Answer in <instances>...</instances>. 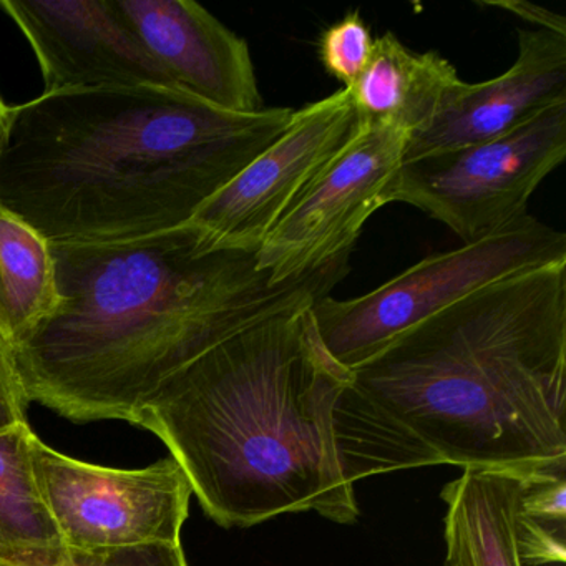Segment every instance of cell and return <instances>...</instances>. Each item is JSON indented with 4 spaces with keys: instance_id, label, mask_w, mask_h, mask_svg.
<instances>
[{
    "instance_id": "e0dca14e",
    "label": "cell",
    "mask_w": 566,
    "mask_h": 566,
    "mask_svg": "<svg viewBox=\"0 0 566 566\" xmlns=\"http://www.w3.org/2000/svg\"><path fill=\"white\" fill-rule=\"evenodd\" d=\"M373 49V34L359 11L349 12L346 18L327 28L319 39L321 62L331 77L343 82V88L356 84L369 64Z\"/></svg>"
},
{
    "instance_id": "52a82bcc",
    "label": "cell",
    "mask_w": 566,
    "mask_h": 566,
    "mask_svg": "<svg viewBox=\"0 0 566 566\" xmlns=\"http://www.w3.org/2000/svg\"><path fill=\"white\" fill-rule=\"evenodd\" d=\"M31 460L67 553L180 543L193 490L174 457L112 469L64 455L34 433Z\"/></svg>"
},
{
    "instance_id": "6da1fadb",
    "label": "cell",
    "mask_w": 566,
    "mask_h": 566,
    "mask_svg": "<svg viewBox=\"0 0 566 566\" xmlns=\"http://www.w3.org/2000/svg\"><path fill=\"white\" fill-rule=\"evenodd\" d=\"M566 264L495 281L350 370L334 436L350 483L427 465L566 469Z\"/></svg>"
},
{
    "instance_id": "30bf717a",
    "label": "cell",
    "mask_w": 566,
    "mask_h": 566,
    "mask_svg": "<svg viewBox=\"0 0 566 566\" xmlns=\"http://www.w3.org/2000/svg\"><path fill=\"white\" fill-rule=\"evenodd\" d=\"M44 75V94L105 87L177 91L117 0H0Z\"/></svg>"
},
{
    "instance_id": "9a60e30c",
    "label": "cell",
    "mask_w": 566,
    "mask_h": 566,
    "mask_svg": "<svg viewBox=\"0 0 566 566\" xmlns=\"http://www.w3.org/2000/svg\"><path fill=\"white\" fill-rule=\"evenodd\" d=\"M32 437L29 422L0 430V562L59 566L67 549L35 482Z\"/></svg>"
},
{
    "instance_id": "5bb4252c",
    "label": "cell",
    "mask_w": 566,
    "mask_h": 566,
    "mask_svg": "<svg viewBox=\"0 0 566 566\" xmlns=\"http://www.w3.org/2000/svg\"><path fill=\"white\" fill-rule=\"evenodd\" d=\"M520 472L465 469L447 483V566H523L516 552Z\"/></svg>"
},
{
    "instance_id": "8992f818",
    "label": "cell",
    "mask_w": 566,
    "mask_h": 566,
    "mask_svg": "<svg viewBox=\"0 0 566 566\" xmlns=\"http://www.w3.org/2000/svg\"><path fill=\"white\" fill-rule=\"evenodd\" d=\"M565 158L562 102L500 137L402 161L386 200L419 208L472 243L526 214Z\"/></svg>"
},
{
    "instance_id": "d6986e66",
    "label": "cell",
    "mask_w": 566,
    "mask_h": 566,
    "mask_svg": "<svg viewBox=\"0 0 566 566\" xmlns=\"http://www.w3.org/2000/svg\"><path fill=\"white\" fill-rule=\"evenodd\" d=\"M28 397L22 389L11 350L0 340V430L28 422Z\"/></svg>"
},
{
    "instance_id": "44dd1931",
    "label": "cell",
    "mask_w": 566,
    "mask_h": 566,
    "mask_svg": "<svg viewBox=\"0 0 566 566\" xmlns=\"http://www.w3.org/2000/svg\"><path fill=\"white\" fill-rule=\"evenodd\" d=\"M9 111H11V107H8L0 98V148L4 144L6 134H8Z\"/></svg>"
},
{
    "instance_id": "ffe728a7",
    "label": "cell",
    "mask_w": 566,
    "mask_h": 566,
    "mask_svg": "<svg viewBox=\"0 0 566 566\" xmlns=\"http://www.w3.org/2000/svg\"><path fill=\"white\" fill-rule=\"evenodd\" d=\"M480 6H489V8L505 9L513 12L516 18L523 19L528 24L536 25L542 31L555 32L566 38V21L562 14L546 11L545 8L525 2V0H485L479 2Z\"/></svg>"
},
{
    "instance_id": "9c48e42d",
    "label": "cell",
    "mask_w": 566,
    "mask_h": 566,
    "mask_svg": "<svg viewBox=\"0 0 566 566\" xmlns=\"http://www.w3.org/2000/svg\"><path fill=\"white\" fill-rule=\"evenodd\" d=\"M359 130L347 88L294 111L290 127L191 218L218 250L258 253L268 234Z\"/></svg>"
},
{
    "instance_id": "4fadbf2b",
    "label": "cell",
    "mask_w": 566,
    "mask_h": 566,
    "mask_svg": "<svg viewBox=\"0 0 566 566\" xmlns=\"http://www.w3.org/2000/svg\"><path fill=\"white\" fill-rule=\"evenodd\" d=\"M459 81L439 52L416 54L386 32L374 39L369 64L347 91L359 125H387L410 135L432 120Z\"/></svg>"
},
{
    "instance_id": "ba28073f",
    "label": "cell",
    "mask_w": 566,
    "mask_h": 566,
    "mask_svg": "<svg viewBox=\"0 0 566 566\" xmlns=\"http://www.w3.org/2000/svg\"><path fill=\"white\" fill-rule=\"evenodd\" d=\"M407 138L399 128L359 125L268 234L256 253L258 270L281 284L347 263L364 224L387 205Z\"/></svg>"
},
{
    "instance_id": "2e32d148",
    "label": "cell",
    "mask_w": 566,
    "mask_h": 566,
    "mask_svg": "<svg viewBox=\"0 0 566 566\" xmlns=\"http://www.w3.org/2000/svg\"><path fill=\"white\" fill-rule=\"evenodd\" d=\"M51 243L0 207V340L24 343L57 307Z\"/></svg>"
},
{
    "instance_id": "5b68a950",
    "label": "cell",
    "mask_w": 566,
    "mask_h": 566,
    "mask_svg": "<svg viewBox=\"0 0 566 566\" xmlns=\"http://www.w3.org/2000/svg\"><path fill=\"white\" fill-rule=\"evenodd\" d=\"M566 264V234L530 214L457 250L432 254L353 300L313 303L321 339L353 370L400 334L495 281Z\"/></svg>"
},
{
    "instance_id": "ac0fdd59",
    "label": "cell",
    "mask_w": 566,
    "mask_h": 566,
    "mask_svg": "<svg viewBox=\"0 0 566 566\" xmlns=\"http://www.w3.org/2000/svg\"><path fill=\"white\" fill-rule=\"evenodd\" d=\"M59 566H188L181 543L98 553H67Z\"/></svg>"
},
{
    "instance_id": "7c38bea8",
    "label": "cell",
    "mask_w": 566,
    "mask_h": 566,
    "mask_svg": "<svg viewBox=\"0 0 566 566\" xmlns=\"http://www.w3.org/2000/svg\"><path fill=\"white\" fill-rule=\"evenodd\" d=\"M566 102V38L518 31L515 64L492 81H459L429 124L407 138L403 161L500 137Z\"/></svg>"
},
{
    "instance_id": "3957f363",
    "label": "cell",
    "mask_w": 566,
    "mask_h": 566,
    "mask_svg": "<svg viewBox=\"0 0 566 566\" xmlns=\"http://www.w3.org/2000/svg\"><path fill=\"white\" fill-rule=\"evenodd\" d=\"M160 87L42 94L11 107L0 207L49 243H115L175 230L287 127Z\"/></svg>"
},
{
    "instance_id": "277c9868",
    "label": "cell",
    "mask_w": 566,
    "mask_h": 566,
    "mask_svg": "<svg viewBox=\"0 0 566 566\" xmlns=\"http://www.w3.org/2000/svg\"><path fill=\"white\" fill-rule=\"evenodd\" d=\"M314 301L224 337L168 377L132 419L164 440L224 528L284 513L316 512L343 525L359 516L334 436L350 370L324 346Z\"/></svg>"
},
{
    "instance_id": "7402d4cb",
    "label": "cell",
    "mask_w": 566,
    "mask_h": 566,
    "mask_svg": "<svg viewBox=\"0 0 566 566\" xmlns=\"http://www.w3.org/2000/svg\"><path fill=\"white\" fill-rule=\"evenodd\" d=\"M0 566H19V565H12V563H8V562H0Z\"/></svg>"
},
{
    "instance_id": "8fae6325",
    "label": "cell",
    "mask_w": 566,
    "mask_h": 566,
    "mask_svg": "<svg viewBox=\"0 0 566 566\" xmlns=\"http://www.w3.org/2000/svg\"><path fill=\"white\" fill-rule=\"evenodd\" d=\"M178 92L231 114L264 111L243 39L193 0H117Z\"/></svg>"
},
{
    "instance_id": "7a4b0ae2",
    "label": "cell",
    "mask_w": 566,
    "mask_h": 566,
    "mask_svg": "<svg viewBox=\"0 0 566 566\" xmlns=\"http://www.w3.org/2000/svg\"><path fill=\"white\" fill-rule=\"evenodd\" d=\"M59 301L11 357L29 402L72 422L132 423L168 377L241 327L329 296L337 263L274 284L256 254L218 250L193 224L115 243H51Z\"/></svg>"
}]
</instances>
